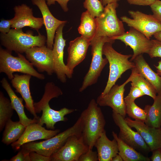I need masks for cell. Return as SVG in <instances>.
Listing matches in <instances>:
<instances>
[{"label": "cell", "instance_id": "cell-40", "mask_svg": "<svg viewBox=\"0 0 161 161\" xmlns=\"http://www.w3.org/2000/svg\"><path fill=\"white\" fill-rule=\"evenodd\" d=\"M47 4L49 6L54 4L57 1L60 4L63 11L65 12L68 11L67 3L70 0H45Z\"/></svg>", "mask_w": 161, "mask_h": 161}, {"label": "cell", "instance_id": "cell-29", "mask_svg": "<svg viewBox=\"0 0 161 161\" xmlns=\"http://www.w3.org/2000/svg\"><path fill=\"white\" fill-rule=\"evenodd\" d=\"M131 70V74L129 78L131 86L138 88L145 95L148 96L154 99L157 93L154 86L138 72L135 67Z\"/></svg>", "mask_w": 161, "mask_h": 161}, {"label": "cell", "instance_id": "cell-32", "mask_svg": "<svg viewBox=\"0 0 161 161\" xmlns=\"http://www.w3.org/2000/svg\"><path fill=\"white\" fill-rule=\"evenodd\" d=\"M83 5L91 15L95 18L100 16L103 12L104 8L102 0H85Z\"/></svg>", "mask_w": 161, "mask_h": 161}, {"label": "cell", "instance_id": "cell-12", "mask_svg": "<svg viewBox=\"0 0 161 161\" xmlns=\"http://www.w3.org/2000/svg\"><path fill=\"white\" fill-rule=\"evenodd\" d=\"M27 59L40 72H46L49 75L54 73L52 49L47 46H35L25 52Z\"/></svg>", "mask_w": 161, "mask_h": 161}, {"label": "cell", "instance_id": "cell-46", "mask_svg": "<svg viewBox=\"0 0 161 161\" xmlns=\"http://www.w3.org/2000/svg\"><path fill=\"white\" fill-rule=\"evenodd\" d=\"M121 156L118 154L111 161H123Z\"/></svg>", "mask_w": 161, "mask_h": 161}, {"label": "cell", "instance_id": "cell-25", "mask_svg": "<svg viewBox=\"0 0 161 161\" xmlns=\"http://www.w3.org/2000/svg\"><path fill=\"white\" fill-rule=\"evenodd\" d=\"M113 138L116 140L118 146V154L124 161H150V159L129 145L118 137L114 131L112 132Z\"/></svg>", "mask_w": 161, "mask_h": 161}, {"label": "cell", "instance_id": "cell-6", "mask_svg": "<svg viewBox=\"0 0 161 161\" xmlns=\"http://www.w3.org/2000/svg\"><path fill=\"white\" fill-rule=\"evenodd\" d=\"M11 52L0 47V73L5 74L11 80L13 78L15 72L29 74L41 80L45 79V75L37 71L32 64L21 54L17 53L18 56L15 57L12 55Z\"/></svg>", "mask_w": 161, "mask_h": 161}, {"label": "cell", "instance_id": "cell-8", "mask_svg": "<svg viewBox=\"0 0 161 161\" xmlns=\"http://www.w3.org/2000/svg\"><path fill=\"white\" fill-rule=\"evenodd\" d=\"M128 12L132 18L123 16L120 18L121 21L128 26L141 32L148 39L161 30V23L153 15L139 11L129 10Z\"/></svg>", "mask_w": 161, "mask_h": 161}, {"label": "cell", "instance_id": "cell-47", "mask_svg": "<svg viewBox=\"0 0 161 161\" xmlns=\"http://www.w3.org/2000/svg\"><path fill=\"white\" fill-rule=\"evenodd\" d=\"M160 128H161V126Z\"/></svg>", "mask_w": 161, "mask_h": 161}, {"label": "cell", "instance_id": "cell-18", "mask_svg": "<svg viewBox=\"0 0 161 161\" xmlns=\"http://www.w3.org/2000/svg\"><path fill=\"white\" fill-rule=\"evenodd\" d=\"M125 120L131 128L135 129L149 148L151 151L161 149V128L149 126L143 122L133 120L129 117Z\"/></svg>", "mask_w": 161, "mask_h": 161}, {"label": "cell", "instance_id": "cell-15", "mask_svg": "<svg viewBox=\"0 0 161 161\" xmlns=\"http://www.w3.org/2000/svg\"><path fill=\"white\" fill-rule=\"evenodd\" d=\"M49 102H46L34 107L36 113H42L39 117L37 123L41 126L45 124L47 128L51 130L55 129V125L58 122H65L68 119L65 116L72 113L76 110L74 109H69L64 107L58 111L52 109L49 104Z\"/></svg>", "mask_w": 161, "mask_h": 161}, {"label": "cell", "instance_id": "cell-21", "mask_svg": "<svg viewBox=\"0 0 161 161\" xmlns=\"http://www.w3.org/2000/svg\"><path fill=\"white\" fill-rule=\"evenodd\" d=\"M13 78L11 80L12 86L15 89L16 92L19 93L25 102V107L34 118L38 119V117L35 112L34 102L31 96L30 88V79L32 76L27 74L19 75L14 74Z\"/></svg>", "mask_w": 161, "mask_h": 161}, {"label": "cell", "instance_id": "cell-2", "mask_svg": "<svg viewBox=\"0 0 161 161\" xmlns=\"http://www.w3.org/2000/svg\"><path fill=\"white\" fill-rule=\"evenodd\" d=\"M83 120L82 136L86 144L92 149L95 143L105 130V120L96 100L92 99L81 114Z\"/></svg>", "mask_w": 161, "mask_h": 161}, {"label": "cell", "instance_id": "cell-20", "mask_svg": "<svg viewBox=\"0 0 161 161\" xmlns=\"http://www.w3.org/2000/svg\"><path fill=\"white\" fill-rule=\"evenodd\" d=\"M91 41L82 36L70 41L67 49L68 56L66 66L73 74L75 68L85 58Z\"/></svg>", "mask_w": 161, "mask_h": 161}, {"label": "cell", "instance_id": "cell-37", "mask_svg": "<svg viewBox=\"0 0 161 161\" xmlns=\"http://www.w3.org/2000/svg\"><path fill=\"white\" fill-rule=\"evenodd\" d=\"M12 24V19L10 20L2 19L0 22V31L2 34L8 33L10 30Z\"/></svg>", "mask_w": 161, "mask_h": 161}, {"label": "cell", "instance_id": "cell-5", "mask_svg": "<svg viewBox=\"0 0 161 161\" xmlns=\"http://www.w3.org/2000/svg\"><path fill=\"white\" fill-rule=\"evenodd\" d=\"M114 41L108 37L101 36L95 37L91 41L92 61L89 69L79 89L80 92L97 82L103 69L108 62L106 58L103 57V46L105 43H113Z\"/></svg>", "mask_w": 161, "mask_h": 161}, {"label": "cell", "instance_id": "cell-38", "mask_svg": "<svg viewBox=\"0 0 161 161\" xmlns=\"http://www.w3.org/2000/svg\"><path fill=\"white\" fill-rule=\"evenodd\" d=\"M30 161H51L50 157L46 156L32 151L29 153Z\"/></svg>", "mask_w": 161, "mask_h": 161}, {"label": "cell", "instance_id": "cell-11", "mask_svg": "<svg viewBox=\"0 0 161 161\" xmlns=\"http://www.w3.org/2000/svg\"><path fill=\"white\" fill-rule=\"evenodd\" d=\"M65 24L61 25L57 29L52 49L54 73L62 83H66V78H71L72 75L64 61V49L66 41L63 36V30Z\"/></svg>", "mask_w": 161, "mask_h": 161}, {"label": "cell", "instance_id": "cell-36", "mask_svg": "<svg viewBox=\"0 0 161 161\" xmlns=\"http://www.w3.org/2000/svg\"><path fill=\"white\" fill-rule=\"evenodd\" d=\"M150 7L153 15L161 23V1L156 0Z\"/></svg>", "mask_w": 161, "mask_h": 161}, {"label": "cell", "instance_id": "cell-34", "mask_svg": "<svg viewBox=\"0 0 161 161\" xmlns=\"http://www.w3.org/2000/svg\"><path fill=\"white\" fill-rule=\"evenodd\" d=\"M144 95V94L139 88L131 86L129 93L124 98V100L134 101L136 99Z\"/></svg>", "mask_w": 161, "mask_h": 161}, {"label": "cell", "instance_id": "cell-44", "mask_svg": "<svg viewBox=\"0 0 161 161\" xmlns=\"http://www.w3.org/2000/svg\"><path fill=\"white\" fill-rule=\"evenodd\" d=\"M120 0H102L103 5V6H105L108 4L117 2Z\"/></svg>", "mask_w": 161, "mask_h": 161}, {"label": "cell", "instance_id": "cell-41", "mask_svg": "<svg viewBox=\"0 0 161 161\" xmlns=\"http://www.w3.org/2000/svg\"><path fill=\"white\" fill-rule=\"evenodd\" d=\"M130 4L140 6H150L157 0H126Z\"/></svg>", "mask_w": 161, "mask_h": 161}, {"label": "cell", "instance_id": "cell-14", "mask_svg": "<svg viewBox=\"0 0 161 161\" xmlns=\"http://www.w3.org/2000/svg\"><path fill=\"white\" fill-rule=\"evenodd\" d=\"M111 39L120 40L126 46H129L133 51V54L130 60L132 61L138 55L148 53L152 46L151 40L143 34L133 28L130 27L129 31L119 36Z\"/></svg>", "mask_w": 161, "mask_h": 161}, {"label": "cell", "instance_id": "cell-31", "mask_svg": "<svg viewBox=\"0 0 161 161\" xmlns=\"http://www.w3.org/2000/svg\"><path fill=\"white\" fill-rule=\"evenodd\" d=\"M126 112L128 116L134 120L145 122L146 119V113L135 103L134 101H125Z\"/></svg>", "mask_w": 161, "mask_h": 161}, {"label": "cell", "instance_id": "cell-27", "mask_svg": "<svg viewBox=\"0 0 161 161\" xmlns=\"http://www.w3.org/2000/svg\"><path fill=\"white\" fill-rule=\"evenodd\" d=\"M97 28L96 18L87 10L83 13L78 31L81 36L90 41L95 36Z\"/></svg>", "mask_w": 161, "mask_h": 161}, {"label": "cell", "instance_id": "cell-16", "mask_svg": "<svg viewBox=\"0 0 161 161\" xmlns=\"http://www.w3.org/2000/svg\"><path fill=\"white\" fill-rule=\"evenodd\" d=\"M60 130H47L37 122L30 123L26 127L22 135L17 141L11 144L16 151L19 150L23 144L39 140L47 139L57 135Z\"/></svg>", "mask_w": 161, "mask_h": 161}, {"label": "cell", "instance_id": "cell-22", "mask_svg": "<svg viewBox=\"0 0 161 161\" xmlns=\"http://www.w3.org/2000/svg\"><path fill=\"white\" fill-rule=\"evenodd\" d=\"M94 146L97 150L99 161H111L118 153L117 142L107 137L105 130L96 140Z\"/></svg>", "mask_w": 161, "mask_h": 161}, {"label": "cell", "instance_id": "cell-4", "mask_svg": "<svg viewBox=\"0 0 161 161\" xmlns=\"http://www.w3.org/2000/svg\"><path fill=\"white\" fill-rule=\"evenodd\" d=\"M113 44L107 42L103 47V54L109 63V71L106 85L100 94L102 96L109 92L123 73L135 67L134 63L129 60L132 55H123L118 52L113 47Z\"/></svg>", "mask_w": 161, "mask_h": 161}, {"label": "cell", "instance_id": "cell-26", "mask_svg": "<svg viewBox=\"0 0 161 161\" xmlns=\"http://www.w3.org/2000/svg\"><path fill=\"white\" fill-rule=\"evenodd\" d=\"M152 105H147L144 108L146 115L145 122L147 125L157 128L161 126V94H157Z\"/></svg>", "mask_w": 161, "mask_h": 161}, {"label": "cell", "instance_id": "cell-10", "mask_svg": "<svg viewBox=\"0 0 161 161\" xmlns=\"http://www.w3.org/2000/svg\"><path fill=\"white\" fill-rule=\"evenodd\" d=\"M89 149L82 135L69 137L62 147L51 157V161H78L80 156Z\"/></svg>", "mask_w": 161, "mask_h": 161}, {"label": "cell", "instance_id": "cell-9", "mask_svg": "<svg viewBox=\"0 0 161 161\" xmlns=\"http://www.w3.org/2000/svg\"><path fill=\"white\" fill-rule=\"evenodd\" d=\"M112 116L115 124L120 129L118 137L138 151L147 155L151 150L139 133L134 131L120 114L112 112Z\"/></svg>", "mask_w": 161, "mask_h": 161}, {"label": "cell", "instance_id": "cell-13", "mask_svg": "<svg viewBox=\"0 0 161 161\" xmlns=\"http://www.w3.org/2000/svg\"><path fill=\"white\" fill-rule=\"evenodd\" d=\"M130 82L129 78L122 84L114 85L106 95H99L96 102L100 106H108L112 109V112L118 114L125 118L126 115V106L124 98L125 86Z\"/></svg>", "mask_w": 161, "mask_h": 161}, {"label": "cell", "instance_id": "cell-28", "mask_svg": "<svg viewBox=\"0 0 161 161\" xmlns=\"http://www.w3.org/2000/svg\"><path fill=\"white\" fill-rule=\"evenodd\" d=\"M26 127L19 121H13L10 119L5 126L2 142L7 145L15 142L21 137Z\"/></svg>", "mask_w": 161, "mask_h": 161}, {"label": "cell", "instance_id": "cell-3", "mask_svg": "<svg viewBox=\"0 0 161 161\" xmlns=\"http://www.w3.org/2000/svg\"><path fill=\"white\" fill-rule=\"evenodd\" d=\"M38 33L37 35H34L30 31L25 33L22 29L12 28L7 33H1V43L9 51L22 54L33 47L45 45L46 37L39 32Z\"/></svg>", "mask_w": 161, "mask_h": 161}, {"label": "cell", "instance_id": "cell-39", "mask_svg": "<svg viewBox=\"0 0 161 161\" xmlns=\"http://www.w3.org/2000/svg\"><path fill=\"white\" fill-rule=\"evenodd\" d=\"M10 161H30L29 153H25L21 150L17 154L11 158Z\"/></svg>", "mask_w": 161, "mask_h": 161}, {"label": "cell", "instance_id": "cell-23", "mask_svg": "<svg viewBox=\"0 0 161 161\" xmlns=\"http://www.w3.org/2000/svg\"><path fill=\"white\" fill-rule=\"evenodd\" d=\"M1 86L7 92L11 101L13 108L16 112L19 122L25 127L31 123L37 122L38 119L29 118L26 116L23 104L22 98L18 97L16 94L7 80L3 78L1 81Z\"/></svg>", "mask_w": 161, "mask_h": 161}, {"label": "cell", "instance_id": "cell-35", "mask_svg": "<svg viewBox=\"0 0 161 161\" xmlns=\"http://www.w3.org/2000/svg\"><path fill=\"white\" fill-rule=\"evenodd\" d=\"M98 161L97 152L93 151L92 149H89L80 157L78 161Z\"/></svg>", "mask_w": 161, "mask_h": 161}, {"label": "cell", "instance_id": "cell-19", "mask_svg": "<svg viewBox=\"0 0 161 161\" xmlns=\"http://www.w3.org/2000/svg\"><path fill=\"white\" fill-rule=\"evenodd\" d=\"M32 4L40 10L42 16L47 32V46L52 49L56 31L61 25L65 24L66 21H61L56 18L50 11L45 0H31Z\"/></svg>", "mask_w": 161, "mask_h": 161}, {"label": "cell", "instance_id": "cell-1", "mask_svg": "<svg viewBox=\"0 0 161 161\" xmlns=\"http://www.w3.org/2000/svg\"><path fill=\"white\" fill-rule=\"evenodd\" d=\"M83 123V118L80 115L72 126L64 131L44 141L25 143L22 145L21 150L25 153L34 151L50 157L62 147L69 137L82 134Z\"/></svg>", "mask_w": 161, "mask_h": 161}, {"label": "cell", "instance_id": "cell-30", "mask_svg": "<svg viewBox=\"0 0 161 161\" xmlns=\"http://www.w3.org/2000/svg\"><path fill=\"white\" fill-rule=\"evenodd\" d=\"M10 100L0 92V131L5 127L7 121L11 119L13 114V110Z\"/></svg>", "mask_w": 161, "mask_h": 161}, {"label": "cell", "instance_id": "cell-17", "mask_svg": "<svg viewBox=\"0 0 161 161\" xmlns=\"http://www.w3.org/2000/svg\"><path fill=\"white\" fill-rule=\"evenodd\" d=\"M14 10L15 13L12 19V28L21 29L29 27L38 31L44 24L43 18L34 17L32 9L26 4L16 6Z\"/></svg>", "mask_w": 161, "mask_h": 161}, {"label": "cell", "instance_id": "cell-45", "mask_svg": "<svg viewBox=\"0 0 161 161\" xmlns=\"http://www.w3.org/2000/svg\"><path fill=\"white\" fill-rule=\"evenodd\" d=\"M154 36L155 39L161 41V30L155 33Z\"/></svg>", "mask_w": 161, "mask_h": 161}, {"label": "cell", "instance_id": "cell-24", "mask_svg": "<svg viewBox=\"0 0 161 161\" xmlns=\"http://www.w3.org/2000/svg\"><path fill=\"white\" fill-rule=\"evenodd\" d=\"M132 61L138 72L154 86L157 94H161V77L151 69L143 54L136 57Z\"/></svg>", "mask_w": 161, "mask_h": 161}, {"label": "cell", "instance_id": "cell-7", "mask_svg": "<svg viewBox=\"0 0 161 161\" xmlns=\"http://www.w3.org/2000/svg\"><path fill=\"white\" fill-rule=\"evenodd\" d=\"M118 6L117 2L107 4L102 14L96 18L97 28L95 37L104 36L111 39L125 32L123 22L117 15L116 9Z\"/></svg>", "mask_w": 161, "mask_h": 161}, {"label": "cell", "instance_id": "cell-43", "mask_svg": "<svg viewBox=\"0 0 161 161\" xmlns=\"http://www.w3.org/2000/svg\"><path fill=\"white\" fill-rule=\"evenodd\" d=\"M157 65L154 66L156 69L157 73L160 77H161V60L159 61L158 62Z\"/></svg>", "mask_w": 161, "mask_h": 161}, {"label": "cell", "instance_id": "cell-33", "mask_svg": "<svg viewBox=\"0 0 161 161\" xmlns=\"http://www.w3.org/2000/svg\"><path fill=\"white\" fill-rule=\"evenodd\" d=\"M152 46L148 53L151 58H161V41L156 39L151 40Z\"/></svg>", "mask_w": 161, "mask_h": 161}, {"label": "cell", "instance_id": "cell-42", "mask_svg": "<svg viewBox=\"0 0 161 161\" xmlns=\"http://www.w3.org/2000/svg\"><path fill=\"white\" fill-rule=\"evenodd\" d=\"M151 160L152 161H161V149H157L152 151Z\"/></svg>", "mask_w": 161, "mask_h": 161}]
</instances>
